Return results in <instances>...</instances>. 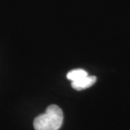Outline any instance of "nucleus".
<instances>
[{"instance_id":"1","label":"nucleus","mask_w":130,"mask_h":130,"mask_svg":"<svg viewBox=\"0 0 130 130\" xmlns=\"http://www.w3.org/2000/svg\"><path fill=\"white\" fill-rule=\"evenodd\" d=\"M63 121L62 110L56 105H51L46 108L45 113L39 115L34 121L35 130H58Z\"/></svg>"},{"instance_id":"2","label":"nucleus","mask_w":130,"mask_h":130,"mask_svg":"<svg viewBox=\"0 0 130 130\" xmlns=\"http://www.w3.org/2000/svg\"><path fill=\"white\" fill-rule=\"evenodd\" d=\"M96 77L95 76H86L79 80L73 81L71 86L74 89L77 90H82L89 88L93 85L96 81Z\"/></svg>"},{"instance_id":"3","label":"nucleus","mask_w":130,"mask_h":130,"mask_svg":"<svg viewBox=\"0 0 130 130\" xmlns=\"http://www.w3.org/2000/svg\"><path fill=\"white\" fill-rule=\"evenodd\" d=\"M88 75L87 73L85 70L83 69H75L72 70L67 74V78L68 79L73 81L79 80L83 78Z\"/></svg>"}]
</instances>
